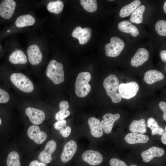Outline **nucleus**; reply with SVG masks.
Here are the masks:
<instances>
[{"instance_id":"7","label":"nucleus","mask_w":166,"mask_h":166,"mask_svg":"<svg viewBox=\"0 0 166 166\" xmlns=\"http://www.w3.org/2000/svg\"><path fill=\"white\" fill-rule=\"evenodd\" d=\"M56 146V143L54 140L49 141L46 144L44 150L39 154V160L45 164L50 163L52 160V155L55 151Z\"/></svg>"},{"instance_id":"11","label":"nucleus","mask_w":166,"mask_h":166,"mask_svg":"<svg viewBox=\"0 0 166 166\" xmlns=\"http://www.w3.org/2000/svg\"><path fill=\"white\" fill-rule=\"evenodd\" d=\"M27 133L30 139L39 144L42 143L47 137L46 133L41 131L39 127L37 125H32L30 126L27 130Z\"/></svg>"},{"instance_id":"2","label":"nucleus","mask_w":166,"mask_h":166,"mask_svg":"<svg viewBox=\"0 0 166 166\" xmlns=\"http://www.w3.org/2000/svg\"><path fill=\"white\" fill-rule=\"evenodd\" d=\"M46 74L55 84H59L64 81L63 65L55 60L49 62L46 69Z\"/></svg>"},{"instance_id":"3","label":"nucleus","mask_w":166,"mask_h":166,"mask_svg":"<svg viewBox=\"0 0 166 166\" xmlns=\"http://www.w3.org/2000/svg\"><path fill=\"white\" fill-rule=\"evenodd\" d=\"M91 78L90 73L87 72L80 73L75 82V93L79 97L86 96L90 92L91 86L89 83Z\"/></svg>"},{"instance_id":"25","label":"nucleus","mask_w":166,"mask_h":166,"mask_svg":"<svg viewBox=\"0 0 166 166\" xmlns=\"http://www.w3.org/2000/svg\"><path fill=\"white\" fill-rule=\"evenodd\" d=\"M59 107L60 110L55 115V118L57 121L64 120L70 114V112L68 110L69 105L67 101H61L59 104Z\"/></svg>"},{"instance_id":"34","label":"nucleus","mask_w":166,"mask_h":166,"mask_svg":"<svg viewBox=\"0 0 166 166\" xmlns=\"http://www.w3.org/2000/svg\"><path fill=\"white\" fill-rule=\"evenodd\" d=\"M10 99L8 93L5 90L0 88V103L7 102Z\"/></svg>"},{"instance_id":"5","label":"nucleus","mask_w":166,"mask_h":166,"mask_svg":"<svg viewBox=\"0 0 166 166\" xmlns=\"http://www.w3.org/2000/svg\"><path fill=\"white\" fill-rule=\"evenodd\" d=\"M124 45L121 39L117 37H113L110 39V42L105 45V54L108 57H116L120 54Z\"/></svg>"},{"instance_id":"15","label":"nucleus","mask_w":166,"mask_h":166,"mask_svg":"<svg viewBox=\"0 0 166 166\" xmlns=\"http://www.w3.org/2000/svg\"><path fill=\"white\" fill-rule=\"evenodd\" d=\"M120 115L118 113L114 114L108 113L105 114L103 120L101 121V124L104 132L107 134L111 132L114 123L120 117Z\"/></svg>"},{"instance_id":"9","label":"nucleus","mask_w":166,"mask_h":166,"mask_svg":"<svg viewBox=\"0 0 166 166\" xmlns=\"http://www.w3.org/2000/svg\"><path fill=\"white\" fill-rule=\"evenodd\" d=\"M77 145L75 141L71 140L68 142L64 146L61 154V161L65 163L70 160L76 153Z\"/></svg>"},{"instance_id":"31","label":"nucleus","mask_w":166,"mask_h":166,"mask_svg":"<svg viewBox=\"0 0 166 166\" xmlns=\"http://www.w3.org/2000/svg\"><path fill=\"white\" fill-rule=\"evenodd\" d=\"M7 166H21L18 153L12 151L8 154L6 160Z\"/></svg>"},{"instance_id":"19","label":"nucleus","mask_w":166,"mask_h":166,"mask_svg":"<svg viewBox=\"0 0 166 166\" xmlns=\"http://www.w3.org/2000/svg\"><path fill=\"white\" fill-rule=\"evenodd\" d=\"M125 141L130 144L137 143H145L149 140L148 136L146 135L138 133H129L124 137Z\"/></svg>"},{"instance_id":"42","label":"nucleus","mask_w":166,"mask_h":166,"mask_svg":"<svg viewBox=\"0 0 166 166\" xmlns=\"http://www.w3.org/2000/svg\"><path fill=\"white\" fill-rule=\"evenodd\" d=\"M1 123H2V121H1V119L0 118V125L1 124Z\"/></svg>"},{"instance_id":"13","label":"nucleus","mask_w":166,"mask_h":166,"mask_svg":"<svg viewBox=\"0 0 166 166\" xmlns=\"http://www.w3.org/2000/svg\"><path fill=\"white\" fill-rule=\"evenodd\" d=\"M92 34L91 28L86 27L82 29L81 26L76 27L72 33L73 37L77 38L80 44L86 43L90 39Z\"/></svg>"},{"instance_id":"27","label":"nucleus","mask_w":166,"mask_h":166,"mask_svg":"<svg viewBox=\"0 0 166 166\" xmlns=\"http://www.w3.org/2000/svg\"><path fill=\"white\" fill-rule=\"evenodd\" d=\"M66 121L65 120L57 121L54 124L55 129L59 131L63 137L66 138L68 137L71 132V128L66 125Z\"/></svg>"},{"instance_id":"38","label":"nucleus","mask_w":166,"mask_h":166,"mask_svg":"<svg viewBox=\"0 0 166 166\" xmlns=\"http://www.w3.org/2000/svg\"><path fill=\"white\" fill-rule=\"evenodd\" d=\"M160 55L162 60L164 62H166V50H163L160 52Z\"/></svg>"},{"instance_id":"16","label":"nucleus","mask_w":166,"mask_h":166,"mask_svg":"<svg viewBox=\"0 0 166 166\" xmlns=\"http://www.w3.org/2000/svg\"><path fill=\"white\" fill-rule=\"evenodd\" d=\"M149 56L147 50L144 48H140L131 59V64L134 67L140 66L148 60Z\"/></svg>"},{"instance_id":"40","label":"nucleus","mask_w":166,"mask_h":166,"mask_svg":"<svg viewBox=\"0 0 166 166\" xmlns=\"http://www.w3.org/2000/svg\"><path fill=\"white\" fill-rule=\"evenodd\" d=\"M163 10L165 13H166V1L165 2L163 6Z\"/></svg>"},{"instance_id":"39","label":"nucleus","mask_w":166,"mask_h":166,"mask_svg":"<svg viewBox=\"0 0 166 166\" xmlns=\"http://www.w3.org/2000/svg\"><path fill=\"white\" fill-rule=\"evenodd\" d=\"M161 140L162 142L165 144H166V132H164L162 135Z\"/></svg>"},{"instance_id":"24","label":"nucleus","mask_w":166,"mask_h":166,"mask_svg":"<svg viewBox=\"0 0 166 166\" xmlns=\"http://www.w3.org/2000/svg\"><path fill=\"white\" fill-rule=\"evenodd\" d=\"M129 129L132 133H145L146 132L147 129L144 119H141L139 120H133L129 126Z\"/></svg>"},{"instance_id":"18","label":"nucleus","mask_w":166,"mask_h":166,"mask_svg":"<svg viewBox=\"0 0 166 166\" xmlns=\"http://www.w3.org/2000/svg\"><path fill=\"white\" fill-rule=\"evenodd\" d=\"M88 122L92 135L97 138L101 137L103 134V131L100 120L92 117L89 118Z\"/></svg>"},{"instance_id":"37","label":"nucleus","mask_w":166,"mask_h":166,"mask_svg":"<svg viewBox=\"0 0 166 166\" xmlns=\"http://www.w3.org/2000/svg\"><path fill=\"white\" fill-rule=\"evenodd\" d=\"M29 166H47L45 164L40 162L37 160H34L30 162Z\"/></svg>"},{"instance_id":"4","label":"nucleus","mask_w":166,"mask_h":166,"mask_svg":"<svg viewBox=\"0 0 166 166\" xmlns=\"http://www.w3.org/2000/svg\"><path fill=\"white\" fill-rule=\"evenodd\" d=\"M10 79L13 84L20 90L26 93L32 92L34 89L32 82L24 74L21 73L12 74Z\"/></svg>"},{"instance_id":"36","label":"nucleus","mask_w":166,"mask_h":166,"mask_svg":"<svg viewBox=\"0 0 166 166\" xmlns=\"http://www.w3.org/2000/svg\"><path fill=\"white\" fill-rule=\"evenodd\" d=\"M159 106L163 112V118L166 121V103L164 101H161L159 104Z\"/></svg>"},{"instance_id":"26","label":"nucleus","mask_w":166,"mask_h":166,"mask_svg":"<svg viewBox=\"0 0 166 166\" xmlns=\"http://www.w3.org/2000/svg\"><path fill=\"white\" fill-rule=\"evenodd\" d=\"M141 4L139 0H135L130 4L123 7L120 10L119 15L122 18L128 16L136 9Z\"/></svg>"},{"instance_id":"12","label":"nucleus","mask_w":166,"mask_h":166,"mask_svg":"<svg viewBox=\"0 0 166 166\" xmlns=\"http://www.w3.org/2000/svg\"><path fill=\"white\" fill-rule=\"evenodd\" d=\"M25 113L30 121L35 125L41 124L45 117V113L42 110L32 107L27 108Z\"/></svg>"},{"instance_id":"23","label":"nucleus","mask_w":166,"mask_h":166,"mask_svg":"<svg viewBox=\"0 0 166 166\" xmlns=\"http://www.w3.org/2000/svg\"><path fill=\"white\" fill-rule=\"evenodd\" d=\"M35 22V18L33 16L26 14L18 17L15 21V24L17 27L21 28L33 25Z\"/></svg>"},{"instance_id":"28","label":"nucleus","mask_w":166,"mask_h":166,"mask_svg":"<svg viewBox=\"0 0 166 166\" xmlns=\"http://www.w3.org/2000/svg\"><path fill=\"white\" fill-rule=\"evenodd\" d=\"M145 9V6L143 5L139 6L132 13L130 21L133 23L140 24L143 21V14Z\"/></svg>"},{"instance_id":"10","label":"nucleus","mask_w":166,"mask_h":166,"mask_svg":"<svg viewBox=\"0 0 166 166\" xmlns=\"http://www.w3.org/2000/svg\"><path fill=\"white\" fill-rule=\"evenodd\" d=\"M83 161L89 165H97L100 164L103 160V157L98 152L89 150L85 152L82 155Z\"/></svg>"},{"instance_id":"29","label":"nucleus","mask_w":166,"mask_h":166,"mask_svg":"<svg viewBox=\"0 0 166 166\" xmlns=\"http://www.w3.org/2000/svg\"><path fill=\"white\" fill-rule=\"evenodd\" d=\"M147 126L151 129L152 135L156 134L161 135L164 132L163 128L159 126L157 122L153 118L149 117L148 119Z\"/></svg>"},{"instance_id":"22","label":"nucleus","mask_w":166,"mask_h":166,"mask_svg":"<svg viewBox=\"0 0 166 166\" xmlns=\"http://www.w3.org/2000/svg\"><path fill=\"white\" fill-rule=\"evenodd\" d=\"M9 60L14 64H25L27 62V57L24 53L20 50H16L10 55Z\"/></svg>"},{"instance_id":"30","label":"nucleus","mask_w":166,"mask_h":166,"mask_svg":"<svg viewBox=\"0 0 166 166\" xmlns=\"http://www.w3.org/2000/svg\"><path fill=\"white\" fill-rule=\"evenodd\" d=\"M64 6L62 1L57 0L49 2L48 4L47 8L48 10L51 13L58 14L62 12Z\"/></svg>"},{"instance_id":"32","label":"nucleus","mask_w":166,"mask_h":166,"mask_svg":"<svg viewBox=\"0 0 166 166\" xmlns=\"http://www.w3.org/2000/svg\"><path fill=\"white\" fill-rule=\"evenodd\" d=\"M81 4L86 11L92 13L95 11L97 5L96 0H81Z\"/></svg>"},{"instance_id":"21","label":"nucleus","mask_w":166,"mask_h":166,"mask_svg":"<svg viewBox=\"0 0 166 166\" xmlns=\"http://www.w3.org/2000/svg\"><path fill=\"white\" fill-rule=\"evenodd\" d=\"M164 75L157 70H149L145 74L144 80L147 84L151 85L156 82L163 80Z\"/></svg>"},{"instance_id":"14","label":"nucleus","mask_w":166,"mask_h":166,"mask_svg":"<svg viewBox=\"0 0 166 166\" xmlns=\"http://www.w3.org/2000/svg\"><path fill=\"white\" fill-rule=\"evenodd\" d=\"M27 53L30 63L33 65L40 63L42 59V55L39 47L36 44H33L28 48Z\"/></svg>"},{"instance_id":"20","label":"nucleus","mask_w":166,"mask_h":166,"mask_svg":"<svg viewBox=\"0 0 166 166\" xmlns=\"http://www.w3.org/2000/svg\"><path fill=\"white\" fill-rule=\"evenodd\" d=\"M118 28L121 31L130 34L134 37H136L139 34L137 27L128 21H124L119 22Z\"/></svg>"},{"instance_id":"6","label":"nucleus","mask_w":166,"mask_h":166,"mask_svg":"<svg viewBox=\"0 0 166 166\" xmlns=\"http://www.w3.org/2000/svg\"><path fill=\"white\" fill-rule=\"evenodd\" d=\"M139 88L138 84L135 81L126 83H122L119 85L118 91L122 98L129 99L136 95Z\"/></svg>"},{"instance_id":"8","label":"nucleus","mask_w":166,"mask_h":166,"mask_svg":"<svg viewBox=\"0 0 166 166\" xmlns=\"http://www.w3.org/2000/svg\"><path fill=\"white\" fill-rule=\"evenodd\" d=\"M16 7V3L13 0H4L0 3V15L6 19L13 16Z\"/></svg>"},{"instance_id":"44","label":"nucleus","mask_w":166,"mask_h":166,"mask_svg":"<svg viewBox=\"0 0 166 166\" xmlns=\"http://www.w3.org/2000/svg\"><path fill=\"white\" fill-rule=\"evenodd\" d=\"M138 66H136V68H138Z\"/></svg>"},{"instance_id":"1","label":"nucleus","mask_w":166,"mask_h":166,"mask_svg":"<svg viewBox=\"0 0 166 166\" xmlns=\"http://www.w3.org/2000/svg\"><path fill=\"white\" fill-rule=\"evenodd\" d=\"M103 84L107 95L110 97L113 102L115 103L120 102L122 97L117 92L119 85L117 77L113 74L109 75L105 79Z\"/></svg>"},{"instance_id":"35","label":"nucleus","mask_w":166,"mask_h":166,"mask_svg":"<svg viewBox=\"0 0 166 166\" xmlns=\"http://www.w3.org/2000/svg\"><path fill=\"white\" fill-rule=\"evenodd\" d=\"M109 164L110 166H128L123 161L115 158L111 159Z\"/></svg>"},{"instance_id":"17","label":"nucleus","mask_w":166,"mask_h":166,"mask_svg":"<svg viewBox=\"0 0 166 166\" xmlns=\"http://www.w3.org/2000/svg\"><path fill=\"white\" fill-rule=\"evenodd\" d=\"M164 153V151L163 148L153 146L142 152L141 155L143 161L147 163L155 157L162 156Z\"/></svg>"},{"instance_id":"43","label":"nucleus","mask_w":166,"mask_h":166,"mask_svg":"<svg viewBox=\"0 0 166 166\" xmlns=\"http://www.w3.org/2000/svg\"><path fill=\"white\" fill-rule=\"evenodd\" d=\"M166 126H165V131L166 132Z\"/></svg>"},{"instance_id":"33","label":"nucleus","mask_w":166,"mask_h":166,"mask_svg":"<svg viewBox=\"0 0 166 166\" xmlns=\"http://www.w3.org/2000/svg\"><path fill=\"white\" fill-rule=\"evenodd\" d=\"M155 30L159 35L166 36V22L164 20L158 21L155 25Z\"/></svg>"},{"instance_id":"41","label":"nucleus","mask_w":166,"mask_h":166,"mask_svg":"<svg viewBox=\"0 0 166 166\" xmlns=\"http://www.w3.org/2000/svg\"><path fill=\"white\" fill-rule=\"evenodd\" d=\"M130 166H137L135 164H132Z\"/></svg>"},{"instance_id":"45","label":"nucleus","mask_w":166,"mask_h":166,"mask_svg":"<svg viewBox=\"0 0 166 166\" xmlns=\"http://www.w3.org/2000/svg\"><path fill=\"white\" fill-rule=\"evenodd\" d=\"M0 48H1V46L0 45Z\"/></svg>"}]
</instances>
